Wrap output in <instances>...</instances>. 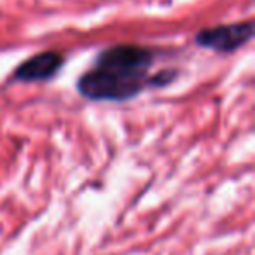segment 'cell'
Returning <instances> with one entry per match:
<instances>
[{"instance_id":"6da1fadb","label":"cell","mask_w":255,"mask_h":255,"mask_svg":"<svg viewBox=\"0 0 255 255\" xmlns=\"http://www.w3.org/2000/svg\"><path fill=\"white\" fill-rule=\"evenodd\" d=\"M156 53L135 44H119L103 49L95 67L77 81V91L91 102H129L147 88H163L175 81L177 72L163 70L150 75Z\"/></svg>"},{"instance_id":"3957f363","label":"cell","mask_w":255,"mask_h":255,"mask_svg":"<svg viewBox=\"0 0 255 255\" xmlns=\"http://www.w3.org/2000/svg\"><path fill=\"white\" fill-rule=\"evenodd\" d=\"M65 60L56 51H42L25 60L14 70L12 77L19 82H44L51 81L61 70Z\"/></svg>"},{"instance_id":"7a4b0ae2","label":"cell","mask_w":255,"mask_h":255,"mask_svg":"<svg viewBox=\"0 0 255 255\" xmlns=\"http://www.w3.org/2000/svg\"><path fill=\"white\" fill-rule=\"evenodd\" d=\"M254 37V23L240 21L231 25H219L212 28H203L196 33L194 40L198 46L212 49L215 53L229 54L241 49Z\"/></svg>"}]
</instances>
